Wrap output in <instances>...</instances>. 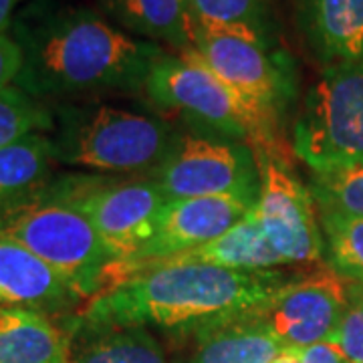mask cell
<instances>
[{"label": "cell", "mask_w": 363, "mask_h": 363, "mask_svg": "<svg viewBox=\"0 0 363 363\" xmlns=\"http://www.w3.org/2000/svg\"><path fill=\"white\" fill-rule=\"evenodd\" d=\"M23 49L14 85L40 101L138 93L164 47L138 39L101 11L52 0L25 4L9 30Z\"/></svg>", "instance_id": "obj_1"}, {"label": "cell", "mask_w": 363, "mask_h": 363, "mask_svg": "<svg viewBox=\"0 0 363 363\" xmlns=\"http://www.w3.org/2000/svg\"><path fill=\"white\" fill-rule=\"evenodd\" d=\"M289 281L279 269L234 271L212 264H166L109 285L87 301L71 321L140 325L198 335L260 309Z\"/></svg>", "instance_id": "obj_2"}, {"label": "cell", "mask_w": 363, "mask_h": 363, "mask_svg": "<svg viewBox=\"0 0 363 363\" xmlns=\"http://www.w3.org/2000/svg\"><path fill=\"white\" fill-rule=\"evenodd\" d=\"M49 133L57 164L95 174L147 176L168 157L180 128L166 116L104 101L57 104Z\"/></svg>", "instance_id": "obj_3"}, {"label": "cell", "mask_w": 363, "mask_h": 363, "mask_svg": "<svg viewBox=\"0 0 363 363\" xmlns=\"http://www.w3.org/2000/svg\"><path fill=\"white\" fill-rule=\"evenodd\" d=\"M157 113L180 117L188 130L248 143L259 160L281 157L277 119L224 83L194 51H164L143 85Z\"/></svg>", "instance_id": "obj_4"}, {"label": "cell", "mask_w": 363, "mask_h": 363, "mask_svg": "<svg viewBox=\"0 0 363 363\" xmlns=\"http://www.w3.org/2000/svg\"><path fill=\"white\" fill-rule=\"evenodd\" d=\"M0 236L16 240L45 260L91 301L105 289L113 252L79 210L65 202L39 196L0 210Z\"/></svg>", "instance_id": "obj_5"}, {"label": "cell", "mask_w": 363, "mask_h": 363, "mask_svg": "<svg viewBox=\"0 0 363 363\" xmlns=\"http://www.w3.org/2000/svg\"><path fill=\"white\" fill-rule=\"evenodd\" d=\"M293 152L313 174L363 164V63L323 67L298 109Z\"/></svg>", "instance_id": "obj_6"}, {"label": "cell", "mask_w": 363, "mask_h": 363, "mask_svg": "<svg viewBox=\"0 0 363 363\" xmlns=\"http://www.w3.org/2000/svg\"><path fill=\"white\" fill-rule=\"evenodd\" d=\"M43 194L79 210L113 252L116 262L135 257L156 233L168 196L147 176H69L52 180Z\"/></svg>", "instance_id": "obj_7"}, {"label": "cell", "mask_w": 363, "mask_h": 363, "mask_svg": "<svg viewBox=\"0 0 363 363\" xmlns=\"http://www.w3.org/2000/svg\"><path fill=\"white\" fill-rule=\"evenodd\" d=\"M147 178L160 184L168 200L230 196L255 206L260 192V160L248 143L180 130L168 157Z\"/></svg>", "instance_id": "obj_8"}, {"label": "cell", "mask_w": 363, "mask_h": 363, "mask_svg": "<svg viewBox=\"0 0 363 363\" xmlns=\"http://www.w3.org/2000/svg\"><path fill=\"white\" fill-rule=\"evenodd\" d=\"M252 214L285 264L323 260L325 238L317 202L283 157L260 160V192Z\"/></svg>", "instance_id": "obj_9"}, {"label": "cell", "mask_w": 363, "mask_h": 363, "mask_svg": "<svg viewBox=\"0 0 363 363\" xmlns=\"http://www.w3.org/2000/svg\"><path fill=\"white\" fill-rule=\"evenodd\" d=\"M350 307V283L329 264L281 286L255 317L283 347H311L333 337Z\"/></svg>", "instance_id": "obj_10"}, {"label": "cell", "mask_w": 363, "mask_h": 363, "mask_svg": "<svg viewBox=\"0 0 363 363\" xmlns=\"http://www.w3.org/2000/svg\"><path fill=\"white\" fill-rule=\"evenodd\" d=\"M192 51L218 77L264 113L279 119L293 93V65L269 43L196 30Z\"/></svg>", "instance_id": "obj_11"}, {"label": "cell", "mask_w": 363, "mask_h": 363, "mask_svg": "<svg viewBox=\"0 0 363 363\" xmlns=\"http://www.w3.org/2000/svg\"><path fill=\"white\" fill-rule=\"evenodd\" d=\"M252 208V204L230 196L168 200L160 214L154 236L143 245L135 257L123 262L164 259L190 248L202 247L228 233Z\"/></svg>", "instance_id": "obj_12"}, {"label": "cell", "mask_w": 363, "mask_h": 363, "mask_svg": "<svg viewBox=\"0 0 363 363\" xmlns=\"http://www.w3.org/2000/svg\"><path fill=\"white\" fill-rule=\"evenodd\" d=\"M83 303L77 291L16 240L0 236V311H33L55 317Z\"/></svg>", "instance_id": "obj_13"}, {"label": "cell", "mask_w": 363, "mask_h": 363, "mask_svg": "<svg viewBox=\"0 0 363 363\" xmlns=\"http://www.w3.org/2000/svg\"><path fill=\"white\" fill-rule=\"evenodd\" d=\"M166 264H212V267H224V269H234V271H272V269L285 267L283 259L277 255V250L271 247V242L262 234L259 222L250 210L228 233H224L202 247L190 248V250L164 257V259L113 262L107 272L105 289L135 272L166 267Z\"/></svg>", "instance_id": "obj_14"}, {"label": "cell", "mask_w": 363, "mask_h": 363, "mask_svg": "<svg viewBox=\"0 0 363 363\" xmlns=\"http://www.w3.org/2000/svg\"><path fill=\"white\" fill-rule=\"evenodd\" d=\"M295 23L323 67L363 63V0H293Z\"/></svg>", "instance_id": "obj_15"}, {"label": "cell", "mask_w": 363, "mask_h": 363, "mask_svg": "<svg viewBox=\"0 0 363 363\" xmlns=\"http://www.w3.org/2000/svg\"><path fill=\"white\" fill-rule=\"evenodd\" d=\"M99 11L133 37L172 52L194 49L196 26L188 0H97Z\"/></svg>", "instance_id": "obj_16"}, {"label": "cell", "mask_w": 363, "mask_h": 363, "mask_svg": "<svg viewBox=\"0 0 363 363\" xmlns=\"http://www.w3.org/2000/svg\"><path fill=\"white\" fill-rule=\"evenodd\" d=\"M71 331L69 363H169L157 337L140 325H79Z\"/></svg>", "instance_id": "obj_17"}, {"label": "cell", "mask_w": 363, "mask_h": 363, "mask_svg": "<svg viewBox=\"0 0 363 363\" xmlns=\"http://www.w3.org/2000/svg\"><path fill=\"white\" fill-rule=\"evenodd\" d=\"M71 331L33 311H0V363H69Z\"/></svg>", "instance_id": "obj_18"}, {"label": "cell", "mask_w": 363, "mask_h": 363, "mask_svg": "<svg viewBox=\"0 0 363 363\" xmlns=\"http://www.w3.org/2000/svg\"><path fill=\"white\" fill-rule=\"evenodd\" d=\"M55 164L49 133H30L0 147V210L39 196L52 182Z\"/></svg>", "instance_id": "obj_19"}, {"label": "cell", "mask_w": 363, "mask_h": 363, "mask_svg": "<svg viewBox=\"0 0 363 363\" xmlns=\"http://www.w3.org/2000/svg\"><path fill=\"white\" fill-rule=\"evenodd\" d=\"M192 363H272L283 345L255 317V311L198 333Z\"/></svg>", "instance_id": "obj_20"}, {"label": "cell", "mask_w": 363, "mask_h": 363, "mask_svg": "<svg viewBox=\"0 0 363 363\" xmlns=\"http://www.w3.org/2000/svg\"><path fill=\"white\" fill-rule=\"evenodd\" d=\"M196 30L272 45L271 0H188Z\"/></svg>", "instance_id": "obj_21"}, {"label": "cell", "mask_w": 363, "mask_h": 363, "mask_svg": "<svg viewBox=\"0 0 363 363\" xmlns=\"http://www.w3.org/2000/svg\"><path fill=\"white\" fill-rule=\"evenodd\" d=\"M327 264L347 283L363 285V216L319 210Z\"/></svg>", "instance_id": "obj_22"}, {"label": "cell", "mask_w": 363, "mask_h": 363, "mask_svg": "<svg viewBox=\"0 0 363 363\" xmlns=\"http://www.w3.org/2000/svg\"><path fill=\"white\" fill-rule=\"evenodd\" d=\"M55 113L47 101L28 95L18 85L0 91V147L30 133H51Z\"/></svg>", "instance_id": "obj_23"}, {"label": "cell", "mask_w": 363, "mask_h": 363, "mask_svg": "<svg viewBox=\"0 0 363 363\" xmlns=\"http://www.w3.org/2000/svg\"><path fill=\"white\" fill-rule=\"evenodd\" d=\"M309 190L319 210L363 216V164L313 174Z\"/></svg>", "instance_id": "obj_24"}, {"label": "cell", "mask_w": 363, "mask_h": 363, "mask_svg": "<svg viewBox=\"0 0 363 363\" xmlns=\"http://www.w3.org/2000/svg\"><path fill=\"white\" fill-rule=\"evenodd\" d=\"M327 343H333L350 363H363V301L350 295V307L343 315L341 323L335 329L333 337Z\"/></svg>", "instance_id": "obj_25"}, {"label": "cell", "mask_w": 363, "mask_h": 363, "mask_svg": "<svg viewBox=\"0 0 363 363\" xmlns=\"http://www.w3.org/2000/svg\"><path fill=\"white\" fill-rule=\"evenodd\" d=\"M23 69V49L11 33L0 35V91L16 83Z\"/></svg>", "instance_id": "obj_26"}, {"label": "cell", "mask_w": 363, "mask_h": 363, "mask_svg": "<svg viewBox=\"0 0 363 363\" xmlns=\"http://www.w3.org/2000/svg\"><path fill=\"white\" fill-rule=\"evenodd\" d=\"M301 353L305 363H350L333 343H317L311 347H303Z\"/></svg>", "instance_id": "obj_27"}, {"label": "cell", "mask_w": 363, "mask_h": 363, "mask_svg": "<svg viewBox=\"0 0 363 363\" xmlns=\"http://www.w3.org/2000/svg\"><path fill=\"white\" fill-rule=\"evenodd\" d=\"M25 0H0V35L2 33H9L16 13H18V6L23 4Z\"/></svg>", "instance_id": "obj_28"}, {"label": "cell", "mask_w": 363, "mask_h": 363, "mask_svg": "<svg viewBox=\"0 0 363 363\" xmlns=\"http://www.w3.org/2000/svg\"><path fill=\"white\" fill-rule=\"evenodd\" d=\"M272 363H305L301 347H283Z\"/></svg>", "instance_id": "obj_29"}, {"label": "cell", "mask_w": 363, "mask_h": 363, "mask_svg": "<svg viewBox=\"0 0 363 363\" xmlns=\"http://www.w3.org/2000/svg\"><path fill=\"white\" fill-rule=\"evenodd\" d=\"M350 295L363 301V285H359V283H350Z\"/></svg>", "instance_id": "obj_30"}]
</instances>
